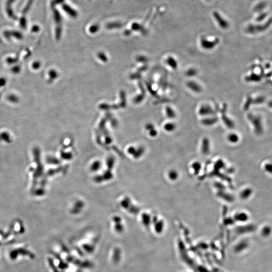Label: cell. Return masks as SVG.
Wrapping results in <instances>:
<instances>
[{
  "label": "cell",
  "instance_id": "1",
  "mask_svg": "<svg viewBox=\"0 0 272 272\" xmlns=\"http://www.w3.org/2000/svg\"><path fill=\"white\" fill-rule=\"evenodd\" d=\"M219 39L216 38L214 40H208V38L202 36L200 39V44L203 48L206 50H210L216 47V45L219 44Z\"/></svg>",
  "mask_w": 272,
  "mask_h": 272
},
{
  "label": "cell",
  "instance_id": "2",
  "mask_svg": "<svg viewBox=\"0 0 272 272\" xmlns=\"http://www.w3.org/2000/svg\"><path fill=\"white\" fill-rule=\"evenodd\" d=\"M213 16L215 18V20L221 28L226 29L229 27V24L228 21L223 18L217 11H214L213 12Z\"/></svg>",
  "mask_w": 272,
  "mask_h": 272
},
{
  "label": "cell",
  "instance_id": "3",
  "mask_svg": "<svg viewBox=\"0 0 272 272\" xmlns=\"http://www.w3.org/2000/svg\"><path fill=\"white\" fill-rule=\"evenodd\" d=\"M199 114L203 116L212 115L215 114V111L210 105L205 104L201 105L199 110Z\"/></svg>",
  "mask_w": 272,
  "mask_h": 272
},
{
  "label": "cell",
  "instance_id": "4",
  "mask_svg": "<svg viewBox=\"0 0 272 272\" xmlns=\"http://www.w3.org/2000/svg\"><path fill=\"white\" fill-rule=\"evenodd\" d=\"M186 86L189 89L195 93H200L202 91V87L196 81H189L186 83Z\"/></svg>",
  "mask_w": 272,
  "mask_h": 272
},
{
  "label": "cell",
  "instance_id": "5",
  "mask_svg": "<svg viewBox=\"0 0 272 272\" xmlns=\"http://www.w3.org/2000/svg\"><path fill=\"white\" fill-rule=\"evenodd\" d=\"M166 63L173 69L175 70L178 68V62L174 57H172V56H170L167 57L166 60Z\"/></svg>",
  "mask_w": 272,
  "mask_h": 272
},
{
  "label": "cell",
  "instance_id": "6",
  "mask_svg": "<svg viewBox=\"0 0 272 272\" xmlns=\"http://www.w3.org/2000/svg\"><path fill=\"white\" fill-rule=\"evenodd\" d=\"M217 118L216 117H215V116L211 117L210 116L209 118H207L203 119L202 123L203 124L206 125V126H209V125L210 126V125L215 123L217 122Z\"/></svg>",
  "mask_w": 272,
  "mask_h": 272
},
{
  "label": "cell",
  "instance_id": "7",
  "mask_svg": "<svg viewBox=\"0 0 272 272\" xmlns=\"http://www.w3.org/2000/svg\"><path fill=\"white\" fill-rule=\"evenodd\" d=\"M167 177L171 181L177 180L178 177V174L175 170H170L167 173Z\"/></svg>",
  "mask_w": 272,
  "mask_h": 272
},
{
  "label": "cell",
  "instance_id": "8",
  "mask_svg": "<svg viewBox=\"0 0 272 272\" xmlns=\"http://www.w3.org/2000/svg\"><path fill=\"white\" fill-rule=\"evenodd\" d=\"M166 115L168 118L173 119L176 116V114L171 107H167L165 109Z\"/></svg>",
  "mask_w": 272,
  "mask_h": 272
},
{
  "label": "cell",
  "instance_id": "9",
  "mask_svg": "<svg viewBox=\"0 0 272 272\" xmlns=\"http://www.w3.org/2000/svg\"><path fill=\"white\" fill-rule=\"evenodd\" d=\"M176 128L175 123H167L164 124V129L165 131L168 132L174 131Z\"/></svg>",
  "mask_w": 272,
  "mask_h": 272
},
{
  "label": "cell",
  "instance_id": "10",
  "mask_svg": "<svg viewBox=\"0 0 272 272\" xmlns=\"http://www.w3.org/2000/svg\"><path fill=\"white\" fill-rule=\"evenodd\" d=\"M228 141L230 143H235L238 141L237 136L235 134H229L227 137Z\"/></svg>",
  "mask_w": 272,
  "mask_h": 272
},
{
  "label": "cell",
  "instance_id": "11",
  "mask_svg": "<svg viewBox=\"0 0 272 272\" xmlns=\"http://www.w3.org/2000/svg\"><path fill=\"white\" fill-rule=\"evenodd\" d=\"M186 74L187 76H195L197 74V71L195 69H190L186 72Z\"/></svg>",
  "mask_w": 272,
  "mask_h": 272
},
{
  "label": "cell",
  "instance_id": "12",
  "mask_svg": "<svg viewBox=\"0 0 272 272\" xmlns=\"http://www.w3.org/2000/svg\"><path fill=\"white\" fill-rule=\"evenodd\" d=\"M206 1H210V0H206Z\"/></svg>",
  "mask_w": 272,
  "mask_h": 272
}]
</instances>
